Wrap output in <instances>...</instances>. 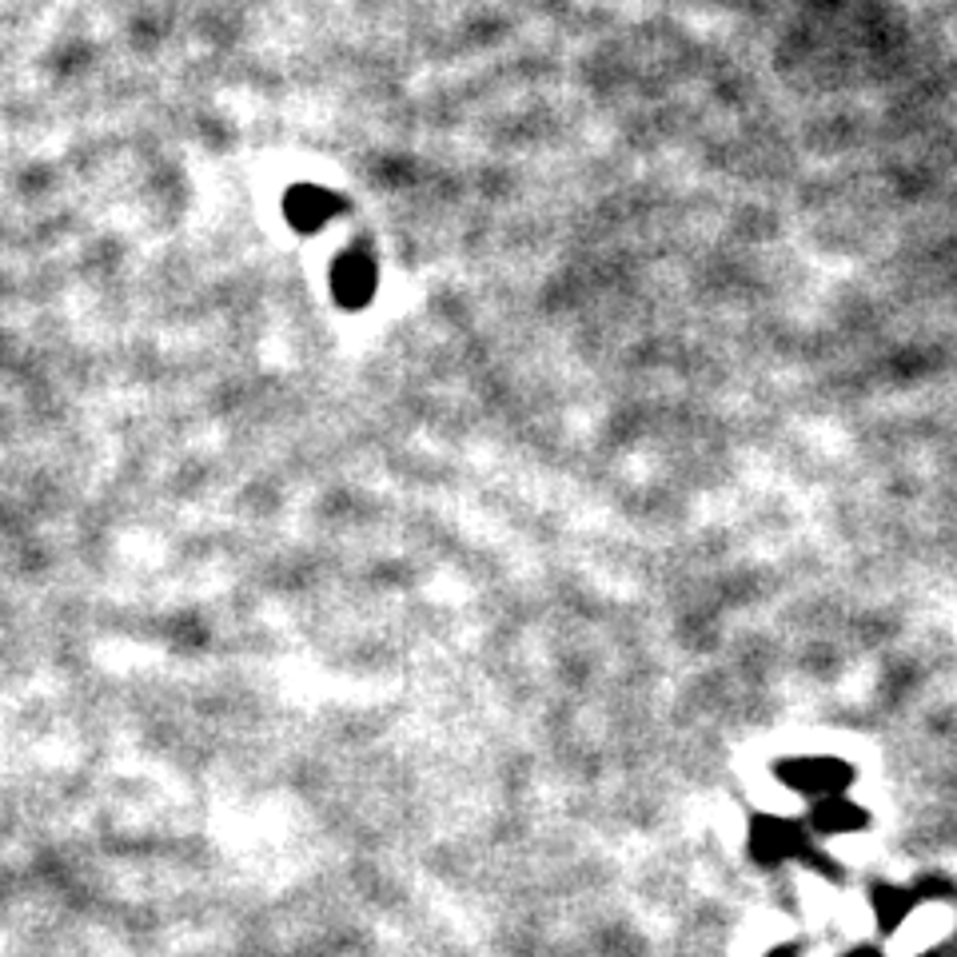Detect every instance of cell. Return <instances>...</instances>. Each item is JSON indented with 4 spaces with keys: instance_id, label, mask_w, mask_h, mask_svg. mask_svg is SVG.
Segmentation results:
<instances>
[{
    "instance_id": "5b68a950",
    "label": "cell",
    "mask_w": 957,
    "mask_h": 957,
    "mask_svg": "<svg viewBox=\"0 0 957 957\" xmlns=\"http://www.w3.org/2000/svg\"><path fill=\"white\" fill-rule=\"evenodd\" d=\"M372 284H375V272H372V260H367V255L355 252L335 267V287H340V296L348 299V304H364Z\"/></svg>"
},
{
    "instance_id": "ba28073f",
    "label": "cell",
    "mask_w": 957,
    "mask_h": 957,
    "mask_svg": "<svg viewBox=\"0 0 957 957\" xmlns=\"http://www.w3.org/2000/svg\"><path fill=\"white\" fill-rule=\"evenodd\" d=\"M913 893H918V898H930V902H949V898H954V886H949L946 878H937V874H930V878H922L918 881V886H913Z\"/></svg>"
},
{
    "instance_id": "8992f818",
    "label": "cell",
    "mask_w": 957,
    "mask_h": 957,
    "mask_svg": "<svg viewBox=\"0 0 957 957\" xmlns=\"http://www.w3.org/2000/svg\"><path fill=\"white\" fill-rule=\"evenodd\" d=\"M331 208H335V204H331V200L323 196V192H311V187L296 192V196H292V204H287V212L296 216L299 228H316V224H323V220H328Z\"/></svg>"
},
{
    "instance_id": "30bf717a",
    "label": "cell",
    "mask_w": 957,
    "mask_h": 957,
    "mask_svg": "<svg viewBox=\"0 0 957 957\" xmlns=\"http://www.w3.org/2000/svg\"><path fill=\"white\" fill-rule=\"evenodd\" d=\"M842 957H886V954H881L878 946H854V949H846Z\"/></svg>"
},
{
    "instance_id": "6da1fadb",
    "label": "cell",
    "mask_w": 957,
    "mask_h": 957,
    "mask_svg": "<svg viewBox=\"0 0 957 957\" xmlns=\"http://www.w3.org/2000/svg\"><path fill=\"white\" fill-rule=\"evenodd\" d=\"M778 782L794 790L806 802H825V798H842L854 790L858 771L846 759H830V754H806V759H782L774 766Z\"/></svg>"
},
{
    "instance_id": "9c48e42d",
    "label": "cell",
    "mask_w": 957,
    "mask_h": 957,
    "mask_svg": "<svg viewBox=\"0 0 957 957\" xmlns=\"http://www.w3.org/2000/svg\"><path fill=\"white\" fill-rule=\"evenodd\" d=\"M766 957H802V946H794V942H782V946H774Z\"/></svg>"
},
{
    "instance_id": "8fae6325",
    "label": "cell",
    "mask_w": 957,
    "mask_h": 957,
    "mask_svg": "<svg viewBox=\"0 0 957 957\" xmlns=\"http://www.w3.org/2000/svg\"><path fill=\"white\" fill-rule=\"evenodd\" d=\"M949 954H954V946H934L930 954H918V957H949Z\"/></svg>"
},
{
    "instance_id": "7a4b0ae2",
    "label": "cell",
    "mask_w": 957,
    "mask_h": 957,
    "mask_svg": "<svg viewBox=\"0 0 957 957\" xmlns=\"http://www.w3.org/2000/svg\"><path fill=\"white\" fill-rule=\"evenodd\" d=\"M814 846L810 825L786 814H754L747 830V854L762 869L786 866V862H802L806 850Z\"/></svg>"
},
{
    "instance_id": "52a82bcc",
    "label": "cell",
    "mask_w": 957,
    "mask_h": 957,
    "mask_svg": "<svg viewBox=\"0 0 957 957\" xmlns=\"http://www.w3.org/2000/svg\"><path fill=\"white\" fill-rule=\"evenodd\" d=\"M802 866L806 869H814V874H822V878H834V881H842V874H846V869L838 866V858H830V854H825L822 846H810L806 850V858H802Z\"/></svg>"
},
{
    "instance_id": "3957f363",
    "label": "cell",
    "mask_w": 957,
    "mask_h": 957,
    "mask_svg": "<svg viewBox=\"0 0 957 957\" xmlns=\"http://www.w3.org/2000/svg\"><path fill=\"white\" fill-rule=\"evenodd\" d=\"M806 825L814 838H846L858 834L869 825V810L858 806L854 798H825V802H810V814H806Z\"/></svg>"
},
{
    "instance_id": "277c9868",
    "label": "cell",
    "mask_w": 957,
    "mask_h": 957,
    "mask_svg": "<svg viewBox=\"0 0 957 957\" xmlns=\"http://www.w3.org/2000/svg\"><path fill=\"white\" fill-rule=\"evenodd\" d=\"M922 905V898L913 893V886H890V881H878L874 890H869V910H874V922L886 937L898 934L905 925L913 910Z\"/></svg>"
}]
</instances>
